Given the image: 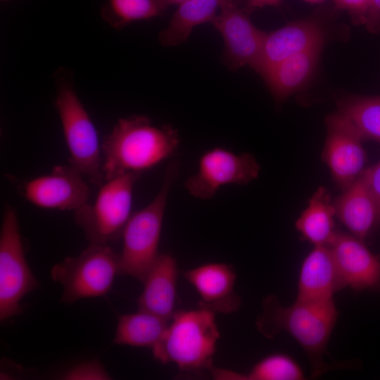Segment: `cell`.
Listing matches in <instances>:
<instances>
[{
    "instance_id": "5b68a950",
    "label": "cell",
    "mask_w": 380,
    "mask_h": 380,
    "mask_svg": "<svg viewBox=\"0 0 380 380\" xmlns=\"http://www.w3.org/2000/svg\"><path fill=\"white\" fill-rule=\"evenodd\" d=\"M177 170L176 165H170L156 197L130 216L122 234L119 274L132 277L143 283L157 260L167 198Z\"/></svg>"
},
{
    "instance_id": "d6986e66",
    "label": "cell",
    "mask_w": 380,
    "mask_h": 380,
    "mask_svg": "<svg viewBox=\"0 0 380 380\" xmlns=\"http://www.w3.org/2000/svg\"><path fill=\"white\" fill-rule=\"evenodd\" d=\"M324 44L295 53L272 68L263 77L279 102L301 89L313 75Z\"/></svg>"
},
{
    "instance_id": "2e32d148",
    "label": "cell",
    "mask_w": 380,
    "mask_h": 380,
    "mask_svg": "<svg viewBox=\"0 0 380 380\" xmlns=\"http://www.w3.org/2000/svg\"><path fill=\"white\" fill-rule=\"evenodd\" d=\"M345 288L329 246H315L300 268L296 300L329 301Z\"/></svg>"
},
{
    "instance_id": "8992f818",
    "label": "cell",
    "mask_w": 380,
    "mask_h": 380,
    "mask_svg": "<svg viewBox=\"0 0 380 380\" xmlns=\"http://www.w3.org/2000/svg\"><path fill=\"white\" fill-rule=\"evenodd\" d=\"M140 175L129 172L105 181L94 203L87 202L74 211L89 243L108 245L122 236L132 214L133 189Z\"/></svg>"
},
{
    "instance_id": "6da1fadb",
    "label": "cell",
    "mask_w": 380,
    "mask_h": 380,
    "mask_svg": "<svg viewBox=\"0 0 380 380\" xmlns=\"http://www.w3.org/2000/svg\"><path fill=\"white\" fill-rule=\"evenodd\" d=\"M262 312L257 317L258 331L267 338L286 331L301 346L311 367V376H321L333 369L324 361L329 340L338 317L334 300L302 301L289 306L281 305L274 295L262 300Z\"/></svg>"
},
{
    "instance_id": "f546056e",
    "label": "cell",
    "mask_w": 380,
    "mask_h": 380,
    "mask_svg": "<svg viewBox=\"0 0 380 380\" xmlns=\"http://www.w3.org/2000/svg\"><path fill=\"white\" fill-rule=\"evenodd\" d=\"M249 8H262L266 6H278L281 0H246Z\"/></svg>"
},
{
    "instance_id": "8fae6325",
    "label": "cell",
    "mask_w": 380,
    "mask_h": 380,
    "mask_svg": "<svg viewBox=\"0 0 380 380\" xmlns=\"http://www.w3.org/2000/svg\"><path fill=\"white\" fill-rule=\"evenodd\" d=\"M219 11L212 23L224 41V63L233 71L246 65L252 67L266 32L253 25L236 0H222Z\"/></svg>"
},
{
    "instance_id": "30bf717a",
    "label": "cell",
    "mask_w": 380,
    "mask_h": 380,
    "mask_svg": "<svg viewBox=\"0 0 380 380\" xmlns=\"http://www.w3.org/2000/svg\"><path fill=\"white\" fill-rule=\"evenodd\" d=\"M327 137L322 158L343 190L365 170L364 141L353 123L336 112L326 118Z\"/></svg>"
},
{
    "instance_id": "4fadbf2b",
    "label": "cell",
    "mask_w": 380,
    "mask_h": 380,
    "mask_svg": "<svg viewBox=\"0 0 380 380\" xmlns=\"http://www.w3.org/2000/svg\"><path fill=\"white\" fill-rule=\"evenodd\" d=\"M328 246L345 287L380 293V255L351 234L338 230Z\"/></svg>"
},
{
    "instance_id": "44dd1931",
    "label": "cell",
    "mask_w": 380,
    "mask_h": 380,
    "mask_svg": "<svg viewBox=\"0 0 380 380\" xmlns=\"http://www.w3.org/2000/svg\"><path fill=\"white\" fill-rule=\"evenodd\" d=\"M335 217V208L330 201L327 190L319 187L295 225L303 238L315 246H328L336 231L334 229Z\"/></svg>"
},
{
    "instance_id": "ba28073f",
    "label": "cell",
    "mask_w": 380,
    "mask_h": 380,
    "mask_svg": "<svg viewBox=\"0 0 380 380\" xmlns=\"http://www.w3.org/2000/svg\"><path fill=\"white\" fill-rule=\"evenodd\" d=\"M39 286L26 260L16 210L4 206L0 232V319L20 315L23 297Z\"/></svg>"
},
{
    "instance_id": "52a82bcc",
    "label": "cell",
    "mask_w": 380,
    "mask_h": 380,
    "mask_svg": "<svg viewBox=\"0 0 380 380\" xmlns=\"http://www.w3.org/2000/svg\"><path fill=\"white\" fill-rule=\"evenodd\" d=\"M120 254L108 245L91 244L80 254L67 257L51 271L54 281L63 288L61 302L76 301L106 294L119 274Z\"/></svg>"
},
{
    "instance_id": "277c9868",
    "label": "cell",
    "mask_w": 380,
    "mask_h": 380,
    "mask_svg": "<svg viewBox=\"0 0 380 380\" xmlns=\"http://www.w3.org/2000/svg\"><path fill=\"white\" fill-rule=\"evenodd\" d=\"M55 108L58 113L70 156V165L94 185H102V149L98 132L75 87L73 72L58 68L53 75Z\"/></svg>"
},
{
    "instance_id": "603a6c76",
    "label": "cell",
    "mask_w": 380,
    "mask_h": 380,
    "mask_svg": "<svg viewBox=\"0 0 380 380\" xmlns=\"http://www.w3.org/2000/svg\"><path fill=\"white\" fill-rule=\"evenodd\" d=\"M338 112L354 125L363 141L380 144V96L351 95L337 102Z\"/></svg>"
},
{
    "instance_id": "5bb4252c",
    "label": "cell",
    "mask_w": 380,
    "mask_h": 380,
    "mask_svg": "<svg viewBox=\"0 0 380 380\" xmlns=\"http://www.w3.org/2000/svg\"><path fill=\"white\" fill-rule=\"evenodd\" d=\"M322 23L315 18L292 22L266 32L260 53L252 68L263 77L285 58L318 44H324L326 32Z\"/></svg>"
},
{
    "instance_id": "7a4b0ae2",
    "label": "cell",
    "mask_w": 380,
    "mask_h": 380,
    "mask_svg": "<svg viewBox=\"0 0 380 380\" xmlns=\"http://www.w3.org/2000/svg\"><path fill=\"white\" fill-rule=\"evenodd\" d=\"M179 141L170 125L156 126L141 115L120 118L101 145L105 181L154 167L172 156Z\"/></svg>"
},
{
    "instance_id": "1f68e13d",
    "label": "cell",
    "mask_w": 380,
    "mask_h": 380,
    "mask_svg": "<svg viewBox=\"0 0 380 380\" xmlns=\"http://www.w3.org/2000/svg\"><path fill=\"white\" fill-rule=\"evenodd\" d=\"M308 3H310V4H320V3H322L324 2L325 0H303Z\"/></svg>"
},
{
    "instance_id": "4316f807",
    "label": "cell",
    "mask_w": 380,
    "mask_h": 380,
    "mask_svg": "<svg viewBox=\"0 0 380 380\" xmlns=\"http://www.w3.org/2000/svg\"><path fill=\"white\" fill-rule=\"evenodd\" d=\"M337 9L346 11L355 25H365L369 0H333Z\"/></svg>"
},
{
    "instance_id": "cb8c5ba5",
    "label": "cell",
    "mask_w": 380,
    "mask_h": 380,
    "mask_svg": "<svg viewBox=\"0 0 380 380\" xmlns=\"http://www.w3.org/2000/svg\"><path fill=\"white\" fill-rule=\"evenodd\" d=\"M165 10L158 0H106L101 15L111 27L120 30L132 23L160 16Z\"/></svg>"
},
{
    "instance_id": "4dcf8cb0",
    "label": "cell",
    "mask_w": 380,
    "mask_h": 380,
    "mask_svg": "<svg viewBox=\"0 0 380 380\" xmlns=\"http://www.w3.org/2000/svg\"><path fill=\"white\" fill-rule=\"evenodd\" d=\"M163 7L166 9L167 7L172 5H179L181 3L187 0H158ZM238 1V0H236Z\"/></svg>"
},
{
    "instance_id": "7c38bea8",
    "label": "cell",
    "mask_w": 380,
    "mask_h": 380,
    "mask_svg": "<svg viewBox=\"0 0 380 380\" xmlns=\"http://www.w3.org/2000/svg\"><path fill=\"white\" fill-rule=\"evenodd\" d=\"M90 189L84 176L72 165H56L51 172L25 182L22 195L42 208L76 210L87 203Z\"/></svg>"
},
{
    "instance_id": "9a60e30c",
    "label": "cell",
    "mask_w": 380,
    "mask_h": 380,
    "mask_svg": "<svg viewBox=\"0 0 380 380\" xmlns=\"http://www.w3.org/2000/svg\"><path fill=\"white\" fill-rule=\"evenodd\" d=\"M183 276L200 296L198 307L224 314L239 309L241 298L234 289L236 274L232 265L205 264L185 271Z\"/></svg>"
},
{
    "instance_id": "7402d4cb",
    "label": "cell",
    "mask_w": 380,
    "mask_h": 380,
    "mask_svg": "<svg viewBox=\"0 0 380 380\" xmlns=\"http://www.w3.org/2000/svg\"><path fill=\"white\" fill-rule=\"evenodd\" d=\"M168 321L151 312H137L119 317L113 342L120 345L153 348L161 338Z\"/></svg>"
},
{
    "instance_id": "e0dca14e",
    "label": "cell",
    "mask_w": 380,
    "mask_h": 380,
    "mask_svg": "<svg viewBox=\"0 0 380 380\" xmlns=\"http://www.w3.org/2000/svg\"><path fill=\"white\" fill-rule=\"evenodd\" d=\"M333 203L337 217L350 233L365 241L380 224V213L363 172Z\"/></svg>"
},
{
    "instance_id": "d4e9b609",
    "label": "cell",
    "mask_w": 380,
    "mask_h": 380,
    "mask_svg": "<svg viewBox=\"0 0 380 380\" xmlns=\"http://www.w3.org/2000/svg\"><path fill=\"white\" fill-rule=\"evenodd\" d=\"M305 376L300 365L287 355H268L259 361L241 380H301Z\"/></svg>"
},
{
    "instance_id": "3957f363",
    "label": "cell",
    "mask_w": 380,
    "mask_h": 380,
    "mask_svg": "<svg viewBox=\"0 0 380 380\" xmlns=\"http://www.w3.org/2000/svg\"><path fill=\"white\" fill-rule=\"evenodd\" d=\"M176 310L160 341L152 348L154 358L175 363L182 373L200 375L210 371L220 338L215 312L200 308Z\"/></svg>"
},
{
    "instance_id": "f1b7e54d",
    "label": "cell",
    "mask_w": 380,
    "mask_h": 380,
    "mask_svg": "<svg viewBox=\"0 0 380 380\" xmlns=\"http://www.w3.org/2000/svg\"><path fill=\"white\" fill-rule=\"evenodd\" d=\"M364 25L372 34H377L380 32V0H369Z\"/></svg>"
},
{
    "instance_id": "9c48e42d",
    "label": "cell",
    "mask_w": 380,
    "mask_h": 380,
    "mask_svg": "<svg viewBox=\"0 0 380 380\" xmlns=\"http://www.w3.org/2000/svg\"><path fill=\"white\" fill-rule=\"evenodd\" d=\"M260 169L251 153L235 154L217 147L201 156L197 172L186 181L185 187L192 196L208 199L224 185L249 183L258 177Z\"/></svg>"
},
{
    "instance_id": "ac0fdd59",
    "label": "cell",
    "mask_w": 380,
    "mask_h": 380,
    "mask_svg": "<svg viewBox=\"0 0 380 380\" xmlns=\"http://www.w3.org/2000/svg\"><path fill=\"white\" fill-rule=\"evenodd\" d=\"M178 269L175 258L160 254L144 281V290L137 300L138 310L171 320L176 312Z\"/></svg>"
},
{
    "instance_id": "484cf974",
    "label": "cell",
    "mask_w": 380,
    "mask_h": 380,
    "mask_svg": "<svg viewBox=\"0 0 380 380\" xmlns=\"http://www.w3.org/2000/svg\"><path fill=\"white\" fill-rule=\"evenodd\" d=\"M65 380H107L110 379L103 365L98 360H91L75 366L61 378Z\"/></svg>"
},
{
    "instance_id": "ffe728a7",
    "label": "cell",
    "mask_w": 380,
    "mask_h": 380,
    "mask_svg": "<svg viewBox=\"0 0 380 380\" xmlns=\"http://www.w3.org/2000/svg\"><path fill=\"white\" fill-rule=\"evenodd\" d=\"M222 0H187L178 5L168 25L158 36L164 46L184 43L193 29L205 23H213Z\"/></svg>"
},
{
    "instance_id": "d6a6232c",
    "label": "cell",
    "mask_w": 380,
    "mask_h": 380,
    "mask_svg": "<svg viewBox=\"0 0 380 380\" xmlns=\"http://www.w3.org/2000/svg\"><path fill=\"white\" fill-rule=\"evenodd\" d=\"M1 1H4V2H7V1H10L11 0H1Z\"/></svg>"
},
{
    "instance_id": "83f0119b",
    "label": "cell",
    "mask_w": 380,
    "mask_h": 380,
    "mask_svg": "<svg viewBox=\"0 0 380 380\" xmlns=\"http://www.w3.org/2000/svg\"><path fill=\"white\" fill-rule=\"evenodd\" d=\"M367 185L373 194L380 213V160L363 171Z\"/></svg>"
}]
</instances>
